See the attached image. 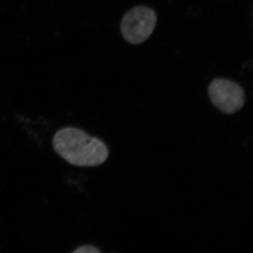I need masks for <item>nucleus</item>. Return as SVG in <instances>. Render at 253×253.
<instances>
[{
	"label": "nucleus",
	"instance_id": "1",
	"mask_svg": "<svg viewBox=\"0 0 253 253\" xmlns=\"http://www.w3.org/2000/svg\"><path fill=\"white\" fill-rule=\"evenodd\" d=\"M52 143L56 154L73 166L96 167L109 157V149L102 141L78 128L60 129Z\"/></svg>",
	"mask_w": 253,
	"mask_h": 253
},
{
	"label": "nucleus",
	"instance_id": "2",
	"mask_svg": "<svg viewBox=\"0 0 253 253\" xmlns=\"http://www.w3.org/2000/svg\"><path fill=\"white\" fill-rule=\"evenodd\" d=\"M157 23L156 12L145 6L132 8L121 21V33L124 39L131 44H140L149 39Z\"/></svg>",
	"mask_w": 253,
	"mask_h": 253
},
{
	"label": "nucleus",
	"instance_id": "3",
	"mask_svg": "<svg viewBox=\"0 0 253 253\" xmlns=\"http://www.w3.org/2000/svg\"><path fill=\"white\" fill-rule=\"evenodd\" d=\"M208 96L213 106L222 113L234 114L244 107L246 96L239 84L224 78L213 80L208 86Z\"/></svg>",
	"mask_w": 253,
	"mask_h": 253
},
{
	"label": "nucleus",
	"instance_id": "4",
	"mask_svg": "<svg viewBox=\"0 0 253 253\" xmlns=\"http://www.w3.org/2000/svg\"><path fill=\"white\" fill-rule=\"evenodd\" d=\"M75 253H100L101 251H99V249H96V248L94 247V246H82V247L79 248L77 250L74 251Z\"/></svg>",
	"mask_w": 253,
	"mask_h": 253
}]
</instances>
